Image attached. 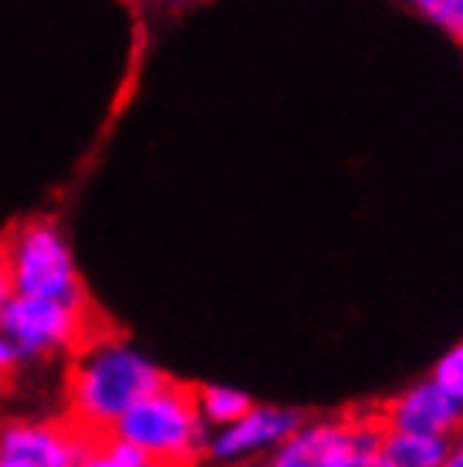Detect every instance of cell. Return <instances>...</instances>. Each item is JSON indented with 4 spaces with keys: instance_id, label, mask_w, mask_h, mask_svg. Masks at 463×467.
<instances>
[{
    "instance_id": "1",
    "label": "cell",
    "mask_w": 463,
    "mask_h": 467,
    "mask_svg": "<svg viewBox=\"0 0 463 467\" xmlns=\"http://www.w3.org/2000/svg\"><path fill=\"white\" fill-rule=\"evenodd\" d=\"M118 437L149 454L152 464H197L207 457V420L200 417L197 386L162 379L116 420Z\"/></svg>"
},
{
    "instance_id": "2",
    "label": "cell",
    "mask_w": 463,
    "mask_h": 467,
    "mask_svg": "<svg viewBox=\"0 0 463 467\" xmlns=\"http://www.w3.org/2000/svg\"><path fill=\"white\" fill-rule=\"evenodd\" d=\"M162 379L166 373H159L136 352H129L122 342L102 346L88 356H78V362L68 369V410L116 427L118 417Z\"/></svg>"
},
{
    "instance_id": "3",
    "label": "cell",
    "mask_w": 463,
    "mask_h": 467,
    "mask_svg": "<svg viewBox=\"0 0 463 467\" xmlns=\"http://www.w3.org/2000/svg\"><path fill=\"white\" fill-rule=\"evenodd\" d=\"M383 417H345V420L298 423L274 447L271 464L278 467H376L383 447Z\"/></svg>"
},
{
    "instance_id": "4",
    "label": "cell",
    "mask_w": 463,
    "mask_h": 467,
    "mask_svg": "<svg viewBox=\"0 0 463 467\" xmlns=\"http://www.w3.org/2000/svg\"><path fill=\"white\" fill-rule=\"evenodd\" d=\"M14 285L21 295L68 298L85 281L71 268L68 247L55 223L27 221L14 227Z\"/></svg>"
},
{
    "instance_id": "5",
    "label": "cell",
    "mask_w": 463,
    "mask_h": 467,
    "mask_svg": "<svg viewBox=\"0 0 463 467\" xmlns=\"http://www.w3.org/2000/svg\"><path fill=\"white\" fill-rule=\"evenodd\" d=\"M379 417H383L386 431L453 437V433L463 427V403L457 397H450V393L429 376L423 383L403 389Z\"/></svg>"
},
{
    "instance_id": "6",
    "label": "cell",
    "mask_w": 463,
    "mask_h": 467,
    "mask_svg": "<svg viewBox=\"0 0 463 467\" xmlns=\"http://www.w3.org/2000/svg\"><path fill=\"white\" fill-rule=\"evenodd\" d=\"M298 423L302 417L294 410L251 407L243 417L221 427V433L210 441L207 454L221 457V461H241V457H254L261 451H274Z\"/></svg>"
},
{
    "instance_id": "7",
    "label": "cell",
    "mask_w": 463,
    "mask_h": 467,
    "mask_svg": "<svg viewBox=\"0 0 463 467\" xmlns=\"http://www.w3.org/2000/svg\"><path fill=\"white\" fill-rule=\"evenodd\" d=\"M450 437L409 431H386L376 467H447Z\"/></svg>"
},
{
    "instance_id": "8",
    "label": "cell",
    "mask_w": 463,
    "mask_h": 467,
    "mask_svg": "<svg viewBox=\"0 0 463 467\" xmlns=\"http://www.w3.org/2000/svg\"><path fill=\"white\" fill-rule=\"evenodd\" d=\"M197 407L200 417L207 423L227 427V423H233L254 407V400L241 393V389H231V386H197Z\"/></svg>"
},
{
    "instance_id": "9",
    "label": "cell",
    "mask_w": 463,
    "mask_h": 467,
    "mask_svg": "<svg viewBox=\"0 0 463 467\" xmlns=\"http://www.w3.org/2000/svg\"><path fill=\"white\" fill-rule=\"evenodd\" d=\"M427 21L443 27L447 35L463 41V0H409Z\"/></svg>"
},
{
    "instance_id": "10",
    "label": "cell",
    "mask_w": 463,
    "mask_h": 467,
    "mask_svg": "<svg viewBox=\"0 0 463 467\" xmlns=\"http://www.w3.org/2000/svg\"><path fill=\"white\" fill-rule=\"evenodd\" d=\"M433 379L463 403V342H457L440 362H437V369H433Z\"/></svg>"
},
{
    "instance_id": "11",
    "label": "cell",
    "mask_w": 463,
    "mask_h": 467,
    "mask_svg": "<svg viewBox=\"0 0 463 467\" xmlns=\"http://www.w3.org/2000/svg\"><path fill=\"white\" fill-rule=\"evenodd\" d=\"M14 292V231L0 234V308L11 302Z\"/></svg>"
},
{
    "instance_id": "12",
    "label": "cell",
    "mask_w": 463,
    "mask_h": 467,
    "mask_svg": "<svg viewBox=\"0 0 463 467\" xmlns=\"http://www.w3.org/2000/svg\"><path fill=\"white\" fill-rule=\"evenodd\" d=\"M447 467H463V427L450 437V451H447Z\"/></svg>"
}]
</instances>
